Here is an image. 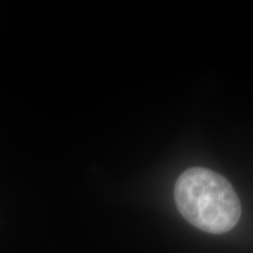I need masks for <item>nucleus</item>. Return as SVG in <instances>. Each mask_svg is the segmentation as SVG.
<instances>
[{"instance_id": "1", "label": "nucleus", "mask_w": 253, "mask_h": 253, "mask_svg": "<svg viewBox=\"0 0 253 253\" xmlns=\"http://www.w3.org/2000/svg\"><path fill=\"white\" fill-rule=\"evenodd\" d=\"M175 201L191 225L213 235L232 230L242 214L239 198L231 183L207 168H191L178 177Z\"/></svg>"}]
</instances>
